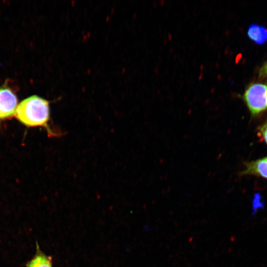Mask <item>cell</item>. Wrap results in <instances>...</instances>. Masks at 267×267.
<instances>
[{"instance_id":"cell-2","label":"cell","mask_w":267,"mask_h":267,"mask_svg":"<svg viewBox=\"0 0 267 267\" xmlns=\"http://www.w3.org/2000/svg\"><path fill=\"white\" fill-rule=\"evenodd\" d=\"M243 98L253 115L267 108V85L254 84L245 90Z\"/></svg>"},{"instance_id":"cell-8","label":"cell","mask_w":267,"mask_h":267,"mask_svg":"<svg viewBox=\"0 0 267 267\" xmlns=\"http://www.w3.org/2000/svg\"><path fill=\"white\" fill-rule=\"evenodd\" d=\"M260 132L265 141L267 143V123L265 124L262 126L260 129Z\"/></svg>"},{"instance_id":"cell-3","label":"cell","mask_w":267,"mask_h":267,"mask_svg":"<svg viewBox=\"0 0 267 267\" xmlns=\"http://www.w3.org/2000/svg\"><path fill=\"white\" fill-rule=\"evenodd\" d=\"M17 99L8 88H0V120L7 119L15 113Z\"/></svg>"},{"instance_id":"cell-7","label":"cell","mask_w":267,"mask_h":267,"mask_svg":"<svg viewBox=\"0 0 267 267\" xmlns=\"http://www.w3.org/2000/svg\"><path fill=\"white\" fill-rule=\"evenodd\" d=\"M264 203L262 202L260 197L258 195L255 197L253 200L252 206V215L254 216L258 213V212L263 209L264 208Z\"/></svg>"},{"instance_id":"cell-5","label":"cell","mask_w":267,"mask_h":267,"mask_svg":"<svg viewBox=\"0 0 267 267\" xmlns=\"http://www.w3.org/2000/svg\"><path fill=\"white\" fill-rule=\"evenodd\" d=\"M254 174L267 178V157L246 164L241 175Z\"/></svg>"},{"instance_id":"cell-4","label":"cell","mask_w":267,"mask_h":267,"mask_svg":"<svg viewBox=\"0 0 267 267\" xmlns=\"http://www.w3.org/2000/svg\"><path fill=\"white\" fill-rule=\"evenodd\" d=\"M26 267H53L52 258L44 253L36 242V251L33 258L26 264Z\"/></svg>"},{"instance_id":"cell-9","label":"cell","mask_w":267,"mask_h":267,"mask_svg":"<svg viewBox=\"0 0 267 267\" xmlns=\"http://www.w3.org/2000/svg\"><path fill=\"white\" fill-rule=\"evenodd\" d=\"M260 76L267 77V62L266 64L262 68L260 72Z\"/></svg>"},{"instance_id":"cell-1","label":"cell","mask_w":267,"mask_h":267,"mask_svg":"<svg viewBox=\"0 0 267 267\" xmlns=\"http://www.w3.org/2000/svg\"><path fill=\"white\" fill-rule=\"evenodd\" d=\"M16 118L28 127H42L50 137L64 135L61 131H55L48 125L50 119L49 102L37 95H33L22 101L15 111Z\"/></svg>"},{"instance_id":"cell-6","label":"cell","mask_w":267,"mask_h":267,"mask_svg":"<svg viewBox=\"0 0 267 267\" xmlns=\"http://www.w3.org/2000/svg\"><path fill=\"white\" fill-rule=\"evenodd\" d=\"M247 33L249 39L257 44H262L267 42V29L263 26L251 24Z\"/></svg>"}]
</instances>
